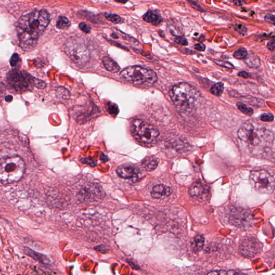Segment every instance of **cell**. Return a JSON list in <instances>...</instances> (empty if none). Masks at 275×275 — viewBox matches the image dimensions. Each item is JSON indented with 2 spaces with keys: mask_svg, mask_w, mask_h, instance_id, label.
I'll list each match as a JSON object with an SVG mask.
<instances>
[{
  "mask_svg": "<svg viewBox=\"0 0 275 275\" xmlns=\"http://www.w3.org/2000/svg\"><path fill=\"white\" fill-rule=\"evenodd\" d=\"M50 21V15L44 9L34 11L22 16L18 22L17 31L22 48L30 50L35 47Z\"/></svg>",
  "mask_w": 275,
  "mask_h": 275,
  "instance_id": "6da1fadb",
  "label": "cell"
},
{
  "mask_svg": "<svg viewBox=\"0 0 275 275\" xmlns=\"http://www.w3.org/2000/svg\"><path fill=\"white\" fill-rule=\"evenodd\" d=\"M169 96L177 108L181 112L192 110L200 96V93L194 86L182 82L176 84L169 91Z\"/></svg>",
  "mask_w": 275,
  "mask_h": 275,
  "instance_id": "7a4b0ae2",
  "label": "cell"
},
{
  "mask_svg": "<svg viewBox=\"0 0 275 275\" xmlns=\"http://www.w3.org/2000/svg\"><path fill=\"white\" fill-rule=\"evenodd\" d=\"M25 170V162L18 155L3 157L0 159V182L3 184L19 181Z\"/></svg>",
  "mask_w": 275,
  "mask_h": 275,
  "instance_id": "3957f363",
  "label": "cell"
},
{
  "mask_svg": "<svg viewBox=\"0 0 275 275\" xmlns=\"http://www.w3.org/2000/svg\"><path fill=\"white\" fill-rule=\"evenodd\" d=\"M121 78L136 86L151 87L157 81V76L154 71L141 66H129L121 71Z\"/></svg>",
  "mask_w": 275,
  "mask_h": 275,
  "instance_id": "277c9868",
  "label": "cell"
},
{
  "mask_svg": "<svg viewBox=\"0 0 275 275\" xmlns=\"http://www.w3.org/2000/svg\"><path fill=\"white\" fill-rule=\"evenodd\" d=\"M7 82L10 89L16 93H22L30 89L35 85L39 88L45 87L46 84L44 81H35V78L31 77L26 72L15 69L8 74Z\"/></svg>",
  "mask_w": 275,
  "mask_h": 275,
  "instance_id": "5b68a950",
  "label": "cell"
},
{
  "mask_svg": "<svg viewBox=\"0 0 275 275\" xmlns=\"http://www.w3.org/2000/svg\"><path fill=\"white\" fill-rule=\"evenodd\" d=\"M249 182L254 189L261 194H270L275 189L274 177L264 169L251 172Z\"/></svg>",
  "mask_w": 275,
  "mask_h": 275,
  "instance_id": "8992f818",
  "label": "cell"
},
{
  "mask_svg": "<svg viewBox=\"0 0 275 275\" xmlns=\"http://www.w3.org/2000/svg\"><path fill=\"white\" fill-rule=\"evenodd\" d=\"M132 132L136 139L144 144H151L157 138L159 130L140 119L132 121Z\"/></svg>",
  "mask_w": 275,
  "mask_h": 275,
  "instance_id": "52a82bcc",
  "label": "cell"
},
{
  "mask_svg": "<svg viewBox=\"0 0 275 275\" xmlns=\"http://www.w3.org/2000/svg\"><path fill=\"white\" fill-rule=\"evenodd\" d=\"M65 52L74 63L84 65L90 59V53L86 45L78 39H72L67 41Z\"/></svg>",
  "mask_w": 275,
  "mask_h": 275,
  "instance_id": "ba28073f",
  "label": "cell"
},
{
  "mask_svg": "<svg viewBox=\"0 0 275 275\" xmlns=\"http://www.w3.org/2000/svg\"><path fill=\"white\" fill-rule=\"evenodd\" d=\"M237 136L240 140L252 146H258L262 141V132L249 121L242 124L237 131Z\"/></svg>",
  "mask_w": 275,
  "mask_h": 275,
  "instance_id": "9c48e42d",
  "label": "cell"
},
{
  "mask_svg": "<svg viewBox=\"0 0 275 275\" xmlns=\"http://www.w3.org/2000/svg\"><path fill=\"white\" fill-rule=\"evenodd\" d=\"M262 250V245L256 239L245 238L240 242L239 250L240 254L246 258H254Z\"/></svg>",
  "mask_w": 275,
  "mask_h": 275,
  "instance_id": "30bf717a",
  "label": "cell"
},
{
  "mask_svg": "<svg viewBox=\"0 0 275 275\" xmlns=\"http://www.w3.org/2000/svg\"><path fill=\"white\" fill-rule=\"evenodd\" d=\"M229 219L232 224L239 228L249 225L250 214L247 210L242 208H232L229 213Z\"/></svg>",
  "mask_w": 275,
  "mask_h": 275,
  "instance_id": "8fae6325",
  "label": "cell"
},
{
  "mask_svg": "<svg viewBox=\"0 0 275 275\" xmlns=\"http://www.w3.org/2000/svg\"><path fill=\"white\" fill-rule=\"evenodd\" d=\"M23 250L25 255L30 257L33 258V260L38 261V262L41 263L43 264L49 265L51 263L50 259L46 255L40 252H37L35 250H32L30 248L24 247Z\"/></svg>",
  "mask_w": 275,
  "mask_h": 275,
  "instance_id": "7c38bea8",
  "label": "cell"
},
{
  "mask_svg": "<svg viewBox=\"0 0 275 275\" xmlns=\"http://www.w3.org/2000/svg\"><path fill=\"white\" fill-rule=\"evenodd\" d=\"M172 190L170 187L164 184H157L155 185L151 192V197L155 199L162 197H168L172 194Z\"/></svg>",
  "mask_w": 275,
  "mask_h": 275,
  "instance_id": "4fadbf2b",
  "label": "cell"
},
{
  "mask_svg": "<svg viewBox=\"0 0 275 275\" xmlns=\"http://www.w3.org/2000/svg\"><path fill=\"white\" fill-rule=\"evenodd\" d=\"M133 167L128 164H121L117 169V173L123 179H130L133 176L135 172Z\"/></svg>",
  "mask_w": 275,
  "mask_h": 275,
  "instance_id": "5bb4252c",
  "label": "cell"
},
{
  "mask_svg": "<svg viewBox=\"0 0 275 275\" xmlns=\"http://www.w3.org/2000/svg\"><path fill=\"white\" fill-rule=\"evenodd\" d=\"M144 20L147 23H151L153 25H159L162 21V18L158 13H155L153 11H147L143 17Z\"/></svg>",
  "mask_w": 275,
  "mask_h": 275,
  "instance_id": "9a60e30c",
  "label": "cell"
},
{
  "mask_svg": "<svg viewBox=\"0 0 275 275\" xmlns=\"http://www.w3.org/2000/svg\"><path fill=\"white\" fill-rule=\"evenodd\" d=\"M204 237L203 235H197L190 242V247L192 252L197 253L203 249L204 246Z\"/></svg>",
  "mask_w": 275,
  "mask_h": 275,
  "instance_id": "2e32d148",
  "label": "cell"
},
{
  "mask_svg": "<svg viewBox=\"0 0 275 275\" xmlns=\"http://www.w3.org/2000/svg\"><path fill=\"white\" fill-rule=\"evenodd\" d=\"M205 187L202 182L197 181L194 183L189 189V194L192 197L202 196L205 191Z\"/></svg>",
  "mask_w": 275,
  "mask_h": 275,
  "instance_id": "e0dca14e",
  "label": "cell"
},
{
  "mask_svg": "<svg viewBox=\"0 0 275 275\" xmlns=\"http://www.w3.org/2000/svg\"><path fill=\"white\" fill-rule=\"evenodd\" d=\"M102 62L106 69L112 73H116L120 70V67L115 61L108 57H104L102 58Z\"/></svg>",
  "mask_w": 275,
  "mask_h": 275,
  "instance_id": "ac0fdd59",
  "label": "cell"
},
{
  "mask_svg": "<svg viewBox=\"0 0 275 275\" xmlns=\"http://www.w3.org/2000/svg\"><path fill=\"white\" fill-rule=\"evenodd\" d=\"M142 165L146 170L151 172L157 168L158 161L155 157H146L142 161Z\"/></svg>",
  "mask_w": 275,
  "mask_h": 275,
  "instance_id": "d6986e66",
  "label": "cell"
},
{
  "mask_svg": "<svg viewBox=\"0 0 275 275\" xmlns=\"http://www.w3.org/2000/svg\"><path fill=\"white\" fill-rule=\"evenodd\" d=\"M246 63L252 68H258L261 65V61L258 57L257 56H248L246 58Z\"/></svg>",
  "mask_w": 275,
  "mask_h": 275,
  "instance_id": "ffe728a7",
  "label": "cell"
},
{
  "mask_svg": "<svg viewBox=\"0 0 275 275\" xmlns=\"http://www.w3.org/2000/svg\"><path fill=\"white\" fill-rule=\"evenodd\" d=\"M224 85L222 82H218L215 84L211 87L210 89V92L216 96H221L224 92Z\"/></svg>",
  "mask_w": 275,
  "mask_h": 275,
  "instance_id": "44dd1931",
  "label": "cell"
},
{
  "mask_svg": "<svg viewBox=\"0 0 275 275\" xmlns=\"http://www.w3.org/2000/svg\"><path fill=\"white\" fill-rule=\"evenodd\" d=\"M56 26L59 29H67L71 26V22L66 17L60 16L57 22Z\"/></svg>",
  "mask_w": 275,
  "mask_h": 275,
  "instance_id": "7402d4cb",
  "label": "cell"
},
{
  "mask_svg": "<svg viewBox=\"0 0 275 275\" xmlns=\"http://www.w3.org/2000/svg\"><path fill=\"white\" fill-rule=\"evenodd\" d=\"M206 275H246L234 270H215L207 273Z\"/></svg>",
  "mask_w": 275,
  "mask_h": 275,
  "instance_id": "603a6c76",
  "label": "cell"
},
{
  "mask_svg": "<svg viewBox=\"0 0 275 275\" xmlns=\"http://www.w3.org/2000/svg\"><path fill=\"white\" fill-rule=\"evenodd\" d=\"M236 105L239 108L240 111H241L243 114H245L247 116H252V114H254V110L252 108L248 107L245 104L242 103L241 102H237Z\"/></svg>",
  "mask_w": 275,
  "mask_h": 275,
  "instance_id": "cb8c5ba5",
  "label": "cell"
},
{
  "mask_svg": "<svg viewBox=\"0 0 275 275\" xmlns=\"http://www.w3.org/2000/svg\"><path fill=\"white\" fill-rule=\"evenodd\" d=\"M248 56L247 50L244 47L239 48L236 50L233 54V56L235 58L239 60L245 59Z\"/></svg>",
  "mask_w": 275,
  "mask_h": 275,
  "instance_id": "d4e9b609",
  "label": "cell"
},
{
  "mask_svg": "<svg viewBox=\"0 0 275 275\" xmlns=\"http://www.w3.org/2000/svg\"><path fill=\"white\" fill-rule=\"evenodd\" d=\"M107 110L108 113L112 116H116L118 114L119 108L115 104L109 102L107 105Z\"/></svg>",
  "mask_w": 275,
  "mask_h": 275,
  "instance_id": "484cf974",
  "label": "cell"
},
{
  "mask_svg": "<svg viewBox=\"0 0 275 275\" xmlns=\"http://www.w3.org/2000/svg\"><path fill=\"white\" fill-rule=\"evenodd\" d=\"M105 16L106 18L108 20H110L112 23L117 24V23H120L121 21V18L119 16L116 15V14H108V13H105Z\"/></svg>",
  "mask_w": 275,
  "mask_h": 275,
  "instance_id": "4316f807",
  "label": "cell"
},
{
  "mask_svg": "<svg viewBox=\"0 0 275 275\" xmlns=\"http://www.w3.org/2000/svg\"><path fill=\"white\" fill-rule=\"evenodd\" d=\"M20 57L18 56L17 53H14L13 54V56H11V58H10V64L11 67H15L20 64Z\"/></svg>",
  "mask_w": 275,
  "mask_h": 275,
  "instance_id": "83f0119b",
  "label": "cell"
},
{
  "mask_svg": "<svg viewBox=\"0 0 275 275\" xmlns=\"http://www.w3.org/2000/svg\"><path fill=\"white\" fill-rule=\"evenodd\" d=\"M215 63H216L218 65L222 67H224L225 68H229V69H234V66L230 62L228 61H225L222 60H215Z\"/></svg>",
  "mask_w": 275,
  "mask_h": 275,
  "instance_id": "f1b7e54d",
  "label": "cell"
},
{
  "mask_svg": "<svg viewBox=\"0 0 275 275\" xmlns=\"http://www.w3.org/2000/svg\"><path fill=\"white\" fill-rule=\"evenodd\" d=\"M175 42L181 45L186 46L188 44V42L185 38L182 36H176L174 39Z\"/></svg>",
  "mask_w": 275,
  "mask_h": 275,
  "instance_id": "f546056e",
  "label": "cell"
},
{
  "mask_svg": "<svg viewBox=\"0 0 275 275\" xmlns=\"http://www.w3.org/2000/svg\"><path fill=\"white\" fill-rule=\"evenodd\" d=\"M273 116L271 114H262L261 116V119L263 121L265 122H271V121H273Z\"/></svg>",
  "mask_w": 275,
  "mask_h": 275,
  "instance_id": "4dcf8cb0",
  "label": "cell"
},
{
  "mask_svg": "<svg viewBox=\"0 0 275 275\" xmlns=\"http://www.w3.org/2000/svg\"><path fill=\"white\" fill-rule=\"evenodd\" d=\"M82 162L86 163V164H89L93 167H95L97 164V162L95 159L92 158V157H86L82 160Z\"/></svg>",
  "mask_w": 275,
  "mask_h": 275,
  "instance_id": "1f68e13d",
  "label": "cell"
},
{
  "mask_svg": "<svg viewBox=\"0 0 275 275\" xmlns=\"http://www.w3.org/2000/svg\"><path fill=\"white\" fill-rule=\"evenodd\" d=\"M235 27V30L241 35H244L247 32V28L245 25H242L241 24H237Z\"/></svg>",
  "mask_w": 275,
  "mask_h": 275,
  "instance_id": "d6a6232c",
  "label": "cell"
},
{
  "mask_svg": "<svg viewBox=\"0 0 275 275\" xmlns=\"http://www.w3.org/2000/svg\"><path fill=\"white\" fill-rule=\"evenodd\" d=\"M79 28H80L81 30L84 31L85 33H88L91 31V28L90 25L87 24L86 23H81L79 25Z\"/></svg>",
  "mask_w": 275,
  "mask_h": 275,
  "instance_id": "836d02e7",
  "label": "cell"
},
{
  "mask_svg": "<svg viewBox=\"0 0 275 275\" xmlns=\"http://www.w3.org/2000/svg\"><path fill=\"white\" fill-rule=\"evenodd\" d=\"M94 249L102 253H106V252H108V250H109L108 248L105 245H103L97 246L94 248Z\"/></svg>",
  "mask_w": 275,
  "mask_h": 275,
  "instance_id": "e575fe53",
  "label": "cell"
},
{
  "mask_svg": "<svg viewBox=\"0 0 275 275\" xmlns=\"http://www.w3.org/2000/svg\"><path fill=\"white\" fill-rule=\"evenodd\" d=\"M264 20L266 22L269 23H272L273 24H275V16L271 14H267L264 17Z\"/></svg>",
  "mask_w": 275,
  "mask_h": 275,
  "instance_id": "d590c367",
  "label": "cell"
},
{
  "mask_svg": "<svg viewBox=\"0 0 275 275\" xmlns=\"http://www.w3.org/2000/svg\"><path fill=\"white\" fill-rule=\"evenodd\" d=\"M194 48L200 51H204L205 50V45L203 43H197L194 45Z\"/></svg>",
  "mask_w": 275,
  "mask_h": 275,
  "instance_id": "8d00e7d4",
  "label": "cell"
},
{
  "mask_svg": "<svg viewBox=\"0 0 275 275\" xmlns=\"http://www.w3.org/2000/svg\"><path fill=\"white\" fill-rule=\"evenodd\" d=\"M267 47L269 50L273 51L275 50V41L273 39V41H269L267 44Z\"/></svg>",
  "mask_w": 275,
  "mask_h": 275,
  "instance_id": "74e56055",
  "label": "cell"
},
{
  "mask_svg": "<svg viewBox=\"0 0 275 275\" xmlns=\"http://www.w3.org/2000/svg\"><path fill=\"white\" fill-rule=\"evenodd\" d=\"M238 75L241 77V78H249V74L247 72H245V71H242V72H240L239 73H238Z\"/></svg>",
  "mask_w": 275,
  "mask_h": 275,
  "instance_id": "f35d334b",
  "label": "cell"
},
{
  "mask_svg": "<svg viewBox=\"0 0 275 275\" xmlns=\"http://www.w3.org/2000/svg\"><path fill=\"white\" fill-rule=\"evenodd\" d=\"M101 160H102L103 161L106 162L107 160H108V157L104 155V154H102V155H101Z\"/></svg>",
  "mask_w": 275,
  "mask_h": 275,
  "instance_id": "ab89813d",
  "label": "cell"
},
{
  "mask_svg": "<svg viewBox=\"0 0 275 275\" xmlns=\"http://www.w3.org/2000/svg\"><path fill=\"white\" fill-rule=\"evenodd\" d=\"M13 100V96L9 95L5 97V101L7 102H11Z\"/></svg>",
  "mask_w": 275,
  "mask_h": 275,
  "instance_id": "60d3db41",
  "label": "cell"
},
{
  "mask_svg": "<svg viewBox=\"0 0 275 275\" xmlns=\"http://www.w3.org/2000/svg\"><path fill=\"white\" fill-rule=\"evenodd\" d=\"M234 2L235 3V5H242V3L243 2V1H234Z\"/></svg>",
  "mask_w": 275,
  "mask_h": 275,
  "instance_id": "b9f144b4",
  "label": "cell"
}]
</instances>
